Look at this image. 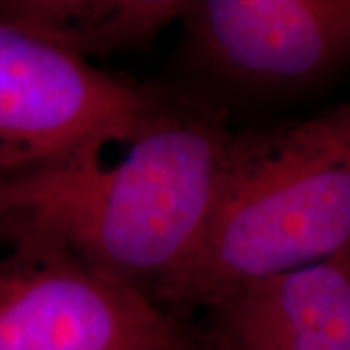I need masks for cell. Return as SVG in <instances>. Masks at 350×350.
<instances>
[{"mask_svg":"<svg viewBox=\"0 0 350 350\" xmlns=\"http://www.w3.org/2000/svg\"><path fill=\"white\" fill-rule=\"evenodd\" d=\"M197 63L228 84L282 92L350 66V0H187Z\"/></svg>","mask_w":350,"mask_h":350,"instance_id":"obj_5","label":"cell"},{"mask_svg":"<svg viewBox=\"0 0 350 350\" xmlns=\"http://www.w3.org/2000/svg\"><path fill=\"white\" fill-rule=\"evenodd\" d=\"M204 313L211 350H350V247L245 284Z\"/></svg>","mask_w":350,"mask_h":350,"instance_id":"obj_6","label":"cell"},{"mask_svg":"<svg viewBox=\"0 0 350 350\" xmlns=\"http://www.w3.org/2000/svg\"><path fill=\"white\" fill-rule=\"evenodd\" d=\"M179 101L0 18V174L125 144Z\"/></svg>","mask_w":350,"mask_h":350,"instance_id":"obj_3","label":"cell"},{"mask_svg":"<svg viewBox=\"0 0 350 350\" xmlns=\"http://www.w3.org/2000/svg\"><path fill=\"white\" fill-rule=\"evenodd\" d=\"M232 138L181 100L113 162L107 148L0 174V250L45 251L156 301L197 250Z\"/></svg>","mask_w":350,"mask_h":350,"instance_id":"obj_1","label":"cell"},{"mask_svg":"<svg viewBox=\"0 0 350 350\" xmlns=\"http://www.w3.org/2000/svg\"><path fill=\"white\" fill-rule=\"evenodd\" d=\"M0 350H211L204 327L38 250L0 253Z\"/></svg>","mask_w":350,"mask_h":350,"instance_id":"obj_4","label":"cell"},{"mask_svg":"<svg viewBox=\"0 0 350 350\" xmlns=\"http://www.w3.org/2000/svg\"><path fill=\"white\" fill-rule=\"evenodd\" d=\"M187 0H0V18L92 63L140 49L179 22Z\"/></svg>","mask_w":350,"mask_h":350,"instance_id":"obj_7","label":"cell"},{"mask_svg":"<svg viewBox=\"0 0 350 350\" xmlns=\"http://www.w3.org/2000/svg\"><path fill=\"white\" fill-rule=\"evenodd\" d=\"M350 247V101L275 129L234 133L213 213L156 296L179 313Z\"/></svg>","mask_w":350,"mask_h":350,"instance_id":"obj_2","label":"cell"}]
</instances>
